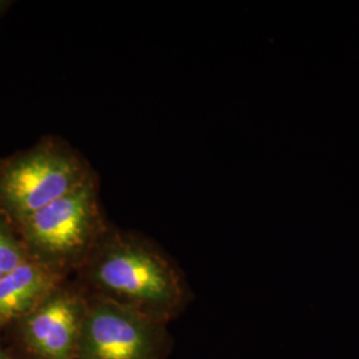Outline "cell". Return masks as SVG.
I'll return each instance as SVG.
<instances>
[{"label": "cell", "instance_id": "cell-1", "mask_svg": "<svg viewBox=\"0 0 359 359\" xmlns=\"http://www.w3.org/2000/svg\"><path fill=\"white\" fill-rule=\"evenodd\" d=\"M81 289L136 310L154 321L175 314L189 297L176 262L136 231L108 226L77 270Z\"/></svg>", "mask_w": 359, "mask_h": 359}, {"label": "cell", "instance_id": "cell-2", "mask_svg": "<svg viewBox=\"0 0 359 359\" xmlns=\"http://www.w3.org/2000/svg\"><path fill=\"white\" fill-rule=\"evenodd\" d=\"M96 176L75 147L59 135H44L32 147L0 157V213L18 229L40 209Z\"/></svg>", "mask_w": 359, "mask_h": 359}, {"label": "cell", "instance_id": "cell-3", "mask_svg": "<svg viewBox=\"0 0 359 359\" xmlns=\"http://www.w3.org/2000/svg\"><path fill=\"white\" fill-rule=\"evenodd\" d=\"M111 224L100 198V177L44 206L16 229L28 256L63 273L77 271Z\"/></svg>", "mask_w": 359, "mask_h": 359}, {"label": "cell", "instance_id": "cell-4", "mask_svg": "<svg viewBox=\"0 0 359 359\" xmlns=\"http://www.w3.org/2000/svg\"><path fill=\"white\" fill-rule=\"evenodd\" d=\"M156 322L136 310L86 293L76 359H154L160 347Z\"/></svg>", "mask_w": 359, "mask_h": 359}, {"label": "cell", "instance_id": "cell-5", "mask_svg": "<svg viewBox=\"0 0 359 359\" xmlns=\"http://www.w3.org/2000/svg\"><path fill=\"white\" fill-rule=\"evenodd\" d=\"M86 292L65 280L20 322L27 350L39 359H76Z\"/></svg>", "mask_w": 359, "mask_h": 359}, {"label": "cell", "instance_id": "cell-6", "mask_svg": "<svg viewBox=\"0 0 359 359\" xmlns=\"http://www.w3.org/2000/svg\"><path fill=\"white\" fill-rule=\"evenodd\" d=\"M65 280L59 270L28 257L0 280V329L22 321Z\"/></svg>", "mask_w": 359, "mask_h": 359}, {"label": "cell", "instance_id": "cell-7", "mask_svg": "<svg viewBox=\"0 0 359 359\" xmlns=\"http://www.w3.org/2000/svg\"><path fill=\"white\" fill-rule=\"evenodd\" d=\"M28 257L19 233L0 213V280L16 269Z\"/></svg>", "mask_w": 359, "mask_h": 359}, {"label": "cell", "instance_id": "cell-8", "mask_svg": "<svg viewBox=\"0 0 359 359\" xmlns=\"http://www.w3.org/2000/svg\"><path fill=\"white\" fill-rule=\"evenodd\" d=\"M0 359H11V358H10V357H8V355H7V354H6V353H4V351H3V350H1V348H0Z\"/></svg>", "mask_w": 359, "mask_h": 359}]
</instances>
